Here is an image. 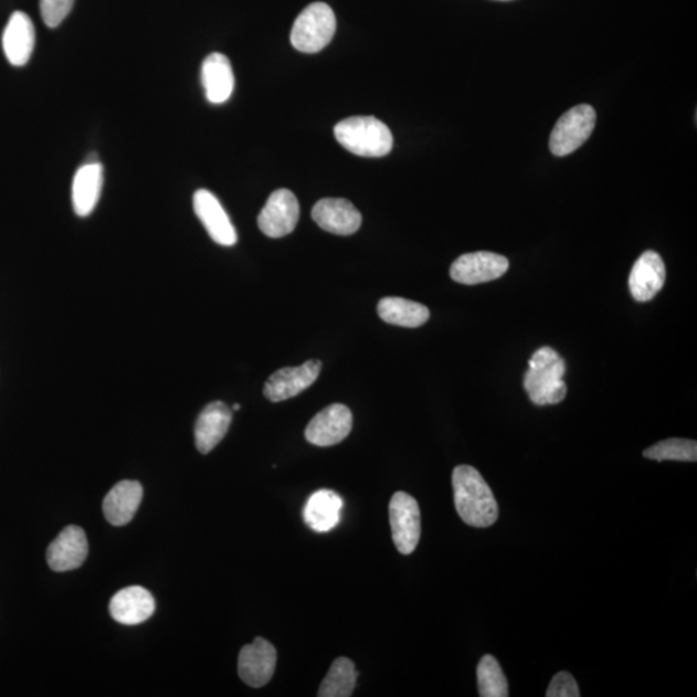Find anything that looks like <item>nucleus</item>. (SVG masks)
I'll return each instance as SVG.
<instances>
[{"label":"nucleus","mask_w":697,"mask_h":697,"mask_svg":"<svg viewBox=\"0 0 697 697\" xmlns=\"http://www.w3.org/2000/svg\"><path fill=\"white\" fill-rule=\"evenodd\" d=\"M335 32L336 17L331 7L321 2L311 3L298 14L291 32V43L297 51L317 53L331 43Z\"/></svg>","instance_id":"4"},{"label":"nucleus","mask_w":697,"mask_h":697,"mask_svg":"<svg viewBox=\"0 0 697 697\" xmlns=\"http://www.w3.org/2000/svg\"><path fill=\"white\" fill-rule=\"evenodd\" d=\"M547 697H580L577 680L567 672L556 674L548 687Z\"/></svg>","instance_id":"28"},{"label":"nucleus","mask_w":697,"mask_h":697,"mask_svg":"<svg viewBox=\"0 0 697 697\" xmlns=\"http://www.w3.org/2000/svg\"><path fill=\"white\" fill-rule=\"evenodd\" d=\"M479 696L482 697H508L509 688L507 677L499 662L492 655L482 657L477 668Z\"/></svg>","instance_id":"25"},{"label":"nucleus","mask_w":697,"mask_h":697,"mask_svg":"<svg viewBox=\"0 0 697 697\" xmlns=\"http://www.w3.org/2000/svg\"><path fill=\"white\" fill-rule=\"evenodd\" d=\"M104 183V167L97 160L83 165L73 180V207L81 218H87L96 209Z\"/></svg>","instance_id":"19"},{"label":"nucleus","mask_w":697,"mask_h":697,"mask_svg":"<svg viewBox=\"0 0 697 697\" xmlns=\"http://www.w3.org/2000/svg\"><path fill=\"white\" fill-rule=\"evenodd\" d=\"M335 137L342 148L366 158H380L393 149L389 127L374 117H351L335 127Z\"/></svg>","instance_id":"3"},{"label":"nucleus","mask_w":697,"mask_h":697,"mask_svg":"<svg viewBox=\"0 0 697 697\" xmlns=\"http://www.w3.org/2000/svg\"><path fill=\"white\" fill-rule=\"evenodd\" d=\"M240 409H241L240 404H234V408H233L234 411H239Z\"/></svg>","instance_id":"29"},{"label":"nucleus","mask_w":697,"mask_h":697,"mask_svg":"<svg viewBox=\"0 0 697 697\" xmlns=\"http://www.w3.org/2000/svg\"><path fill=\"white\" fill-rule=\"evenodd\" d=\"M3 51L12 66L29 63L35 47V29L32 19L24 12H14L7 22L2 38Z\"/></svg>","instance_id":"17"},{"label":"nucleus","mask_w":697,"mask_h":697,"mask_svg":"<svg viewBox=\"0 0 697 697\" xmlns=\"http://www.w3.org/2000/svg\"><path fill=\"white\" fill-rule=\"evenodd\" d=\"M643 456L656 462H665V460H672V462H696L697 460V443L691 440L672 439L662 441L655 444V446L647 448L643 452Z\"/></svg>","instance_id":"26"},{"label":"nucleus","mask_w":697,"mask_h":697,"mask_svg":"<svg viewBox=\"0 0 697 697\" xmlns=\"http://www.w3.org/2000/svg\"><path fill=\"white\" fill-rule=\"evenodd\" d=\"M194 212L201 220L211 240L220 246L232 247L239 241L232 220L217 196L205 189H199L193 197Z\"/></svg>","instance_id":"12"},{"label":"nucleus","mask_w":697,"mask_h":697,"mask_svg":"<svg viewBox=\"0 0 697 697\" xmlns=\"http://www.w3.org/2000/svg\"><path fill=\"white\" fill-rule=\"evenodd\" d=\"M109 610L115 622L124 625H139L155 614V596L142 587L122 589L110 601Z\"/></svg>","instance_id":"15"},{"label":"nucleus","mask_w":697,"mask_h":697,"mask_svg":"<svg viewBox=\"0 0 697 697\" xmlns=\"http://www.w3.org/2000/svg\"><path fill=\"white\" fill-rule=\"evenodd\" d=\"M455 507L466 525L492 527L499 518V507L487 482L471 465H458L452 473Z\"/></svg>","instance_id":"1"},{"label":"nucleus","mask_w":697,"mask_h":697,"mask_svg":"<svg viewBox=\"0 0 697 697\" xmlns=\"http://www.w3.org/2000/svg\"><path fill=\"white\" fill-rule=\"evenodd\" d=\"M321 362L311 359L298 367H286L274 372L265 382L264 395L273 403L291 400L310 388L319 377Z\"/></svg>","instance_id":"10"},{"label":"nucleus","mask_w":697,"mask_h":697,"mask_svg":"<svg viewBox=\"0 0 697 697\" xmlns=\"http://www.w3.org/2000/svg\"><path fill=\"white\" fill-rule=\"evenodd\" d=\"M564 373L563 358L555 349L543 347L535 351L525 377V389L532 403H561L567 394Z\"/></svg>","instance_id":"2"},{"label":"nucleus","mask_w":697,"mask_h":697,"mask_svg":"<svg viewBox=\"0 0 697 697\" xmlns=\"http://www.w3.org/2000/svg\"><path fill=\"white\" fill-rule=\"evenodd\" d=\"M142 486L136 480H122L104 500V515L113 526H125L134 519L142 501Z\"/></svg>","instance_id":"21"},{"label":"nucleus","mask_w":697,"mask_h":697,"mask_svg":"<svg viewBox=\"0 0 697 697\" xmlns=\"http://www.w3.org/2000/svg\"><path fill=\"white\" fill-rule=\"evenodd\" d=\"M232 419V410L224 402L218 401L207 405L198 416L194 429L196 446L201 454H209L224 440Z\"/></svg>","instance_id":"18"},{"label":"nucleus","mask_w":697,"mask_h":697,"mask_svg":"<svg viewBox=\"0 0 697 697\" xmlns=\"http://www.w3.org/2000/svg\"><path fill=\"white\" fill-rule=\"evenodd\" d=\"M379 317L389 325L416 328L426 324L431 311L425 305L403 297H384L378 305Z\"/></svg>","instance_id":"23"},{"label":"nucleus","mask_w":697,"mask_h":697,"mask_svg":"<svg viewBox=\"0 0 697 697\" xmlns=\"http://www.w3.org/2000/svg\"><path fill=\"white\" fill-rule=\"evenodd\" d=\"M499 2H509V0H499Z\"/></svg>","instance_id":"30"},{"label":"nucleus","mask_w":697,"mask_h":697,"mask_svg":"<svg viewBox=\"0 0 697 697\" xmlns=\"http://www.w3.org/2000/svg\"><path fill=\"white\" fill-rule=\"evenodd\" d=\"M75 0H40V9L44 24L49 28L61 25L73 10Z\"/></svg>","instance_id":"27"},{"label":"nucleus","mask_w":697,"mask_h":697,"mask_svg":"<svg viewBox=\"0 0 697 697\" xmlns=\"http://www.w3.org/2000/svg\"><path fill=\"white\" fill-rule=\"evenodd\" d=\"M358 673L348 657L336 658L319 687V697H349L353 695Z\"/></svg>","instance_id":"24"},{"label":"nucleus","mask_w":697,"mask_h":697,"mask_svg":"<svg viewBox=\"0 0 697 697\" xmlns=\"http://www.w3.org/2000/svg\"><path fill=\"white\" fill-rule=\"evenodd\" d=\"M509 270L508 258L494 252L480 251L460 256L450 270L451 278L474 286L503 277Z\"/></svg>","instance_id":"8"},{"label":"nucleus","mask_w":697,"mask_h":697,"mask_svg":"<svg viewBox=\"0 0 697 697\" xmlns=\"http://www.w3.org/2000/svg\"><path fill=\"white\" fill-rule=\"evenodd\" d=\"M277 650L270 641L256 638L241 650L239 673L244 684L260 688L272 680L277 666Z\"/></svg>","instance_id":"11"},{"label":"nucleus","mask_w":697,"mask_h":697,"mask_svg":"<svg viewBox=\"0 0 697 697\" xmlns=\"http://www.w3.org/2000/svg\"><path fill=\"white\" fill-rule=\"evenodd\" d=\"M353 427V415L347 405H328L313 418L306 426L305 439L314 446L329 447L342 442Z\"/></svg>","instance_id":"9"},{"label":"nucleus","mask_w":697,"mask_h":697,"mask_svg":"<svg viewBox=\"0 0 697 697\" xmlns=\"http://www.w3.org/2000/svg\"><path fill=\"white\" fill-rule=\"evenodd\" d=\"M87 556V536L78 526L65 527L47 549V562L56 572L78 569Z\"/></svg>","instance_id":"14"},{"label":"nucleus","mask_w":697,"mask_h":697,"mask_svg":"<svg viewBox=\"0 0 697 697\" xmlns=\"http://www.w3.org/2000/svg\"><path fill=\"white\" fill-rule=\"evenodd\" d=\"M311 218L326 232L351 235L362 225V214L355 204L342 198H325L313 207Z\"/></svg>","instance_id":"13"},{"label":"nucleus","mask_w":697,"mask_h":697,"mask_svg":"<svg viewBox=\"0 0 697 697\" xmlns=\"http://www.w3.org/2000/svg\"><path fill=\"white\" fill-rule=\"evenodd\" d=\"M389 522L398 551L403 556L413 553L421 535V515L418 501L409 494H394L389 504Z\"/></svg>","instance_id":"6"},{"label":"nucleus","mask_w":697,"mask_h":697,"mask_svg":"<svg viewBox=\"0 0 697 697\" xmlns=\"http://www.w3.org/2000/svg\"><path fill=\"white\" fill-rule=\"evenodd\" d=\"M342 500L331 489L314 493L304 508V520L316 532H328L340 524Z\"/></svg>","instance_id":"22"},{"label":"nucleus","mask_w":697,"mask_h":697,"mask_svg":"<svg viewBox=\"0 0 697 697\" xmlns=\"http://www.w3.org/2000/svg\"><path fill=\"white\" fill-rule=\"evenodd\" d=\"M666 277L665 265L655 251H646L635 262L630 275V289L634 300L646 303L661 293Z\"/></svg>","instance_id":"16"},{"label":"nucleus","mask_w":697,"mask_h":697,"mask_svg":"<svg viewBox=\"0 0 697 697\" xmlns=\"http://www.w3.org/2000/svg\"><path fill=\"white\" fill-rule=\"evenodd\" d=\"M596 114L591 105H578L558 119L551 131L549 148L556 157L577 151L589 140L595 127Z\"/></svg>","instance_id":"5"},{"label":"nucleus","mask_w":697,"mask_h":697,"mask_svg":"<svg viewBox=\"0 0 697 697\" xmlns=\"http://www.w3.org/2000/svg\"><path fill=\"white\" fill-rule=\"evenodd\" d=\"M300 219V205L293 191L275 190L257 218L260 230L270 239H283L294 232Z\"/></svg>","instance_id":"7"},{"label":"nucleus","mask_w":697,"mask_h":697,"mask_svg":"<svg viewBox=\"0 0 697 697\" xmlns=\"http://www.w3.org/2000/svg\"><path fill=\"white\" fill-rule=\"evenodd\" d=\"M202 84L205 97L212 104H224L232 97L235 78L232 64L222 53L207 56L202 65Z\"/></svg>","instance_id":"20"}]
</instances>
